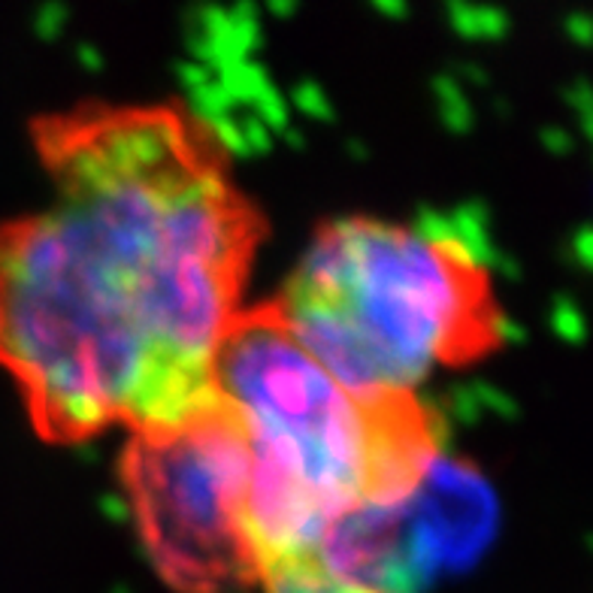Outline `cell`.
Instances as JSON below:
<instances>
[{
    "label": "cell",
    "instance_id": "obj_1",
    "mask_svg": "<svg viewBox=\"0 0 593 593\" xmlns=\"http://www.w3.org/2000/svg\"><path fill=\"white\" fill-rule=\"evenodd\" d=\"M46 201L0 225V366L37 436L167 424L213 394L266 221L179 103L39 115Z\"/></svg>",
    "mask_w": 593,
    "mask_h": 593
},
{
    "label": "cell",
    "instance_id": "obj_2",
    "mask_svg": "<svg viewBox=\"0 0 593 593\" xmlns=\"http://www.w3.org/2000/svg\"><path fill=\"white\" fill-rule=\"evenodd\" d=\"M213 391L246 430L249 527L264 575L312 560L340 517L400 500L442 455L440 418L421 394L354 391L333 379L273 300L233 318Z\"/></svg>",
    "mask_w": 593,
    "mask_h": 593
},
{
    "label": "cell",
    "instance_id": "obj_3",
    "mask_svg": "<svg viewBox=\"0 0 593 593\" xmlns=\"http://www.w3.org/2000/svg\"><path fill=\"white\" fill-rule=\"evenodd\" d=\"M290 333L354 391L418 394L436 369L500 349L491 266L430 221L330 218L273 297Z\"/></svg>",
    "mask_w": 593,
    "mask_h": 593
},
{
    "label": "cell",
    "instance_id": "obj_4",
    "mask_svg": "<svg viewBox=\"0 0 593 593\" xmlns=\"http://www.w3.org/2000/svg\"><path fill=\"white\" fill-rule=\"evenodd\" d=\"M130 517L158 575L179 593L264 579L249 527V445L218 394L167 424L130 430L118 457Z\"/></svg>",
    "mask_w": 593,
    "mask_h": 593
},
{
    "label": "cell",
    "instance_id": "obj_5",
    "mask_svg": "<svg viewBox=\"0 0 593 593\" xmlns=\"http://www.w3.org/2000/svg\"><path fill=\"white\" fill-rule=\"evenodd\" d=\"M497 500L469 464L440 455L400 500L340 517L318 543L328 575L373 593H421L491 543Z\"/></svg>",
    "mask_w": 593,
    "mask_h": 593
},
{
    "label": "cell",
    "instance_id": "obj_6",
    "mask_svg": "<svg viewBox=\"0 0 593 593\" xmlns=\"http://www.w3.org/2000/svg\"><path fill=\"white\" fill-rule=\"evenodd\" d=\"M266 593H373L328 575L316 560H297L264 575Z\"/></svg>",
    "mask_w": 593,
    "mask_h": 593
}]
</instances>
